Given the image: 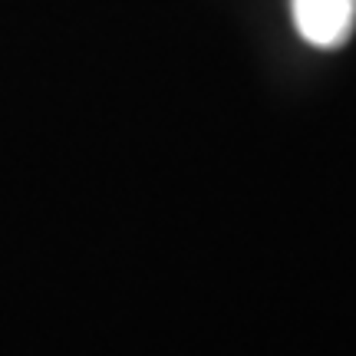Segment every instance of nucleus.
<instances>
[{
    "label": "nucleus",
    "instance_id": "1",
    "mask_svg": "<svg viewBox=\"0 0 356 356\" xmlns=\"http://www.w3.org/2000/svg\"><path fill=\"white\" fill-rule=\"evenodd\" d=\"M297 33L320 50H337L353 37L356 0H291Z\"/></svg>",
    "mask_w": 356,
    "mask_h": 356
}]
</instances>
